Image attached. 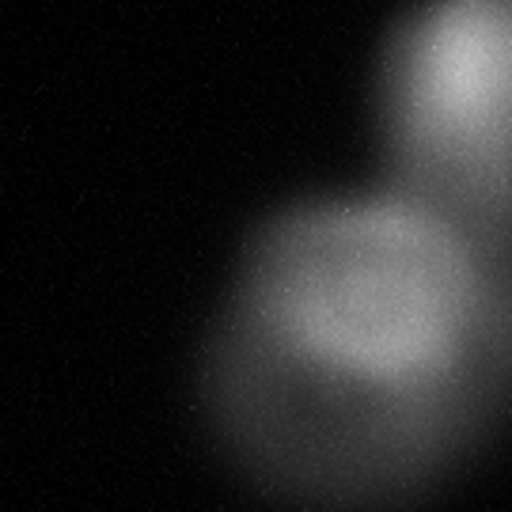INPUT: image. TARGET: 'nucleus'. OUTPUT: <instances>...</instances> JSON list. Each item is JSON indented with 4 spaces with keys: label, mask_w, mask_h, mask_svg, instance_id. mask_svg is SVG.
Returning <instances> with one entry per match:
<instances>
[{
    "label": "nucleus",
    "mask_w": 512,
    "mask_h": 512,
    "mask_svg": "<svg viewBox=\"0 0 512 512\" xmlns=\"http://www.w3.org/2000/svg\"><path fill=\"white\" fill-rule=\"evenodd\" d=\"M376 126L395 190L512 239V0H425L391 35Z\"/></svg>",
    "instance_id": "nucleus-2"
},
{
    "label": "nucleus",
    "mask_w": 512,
    "mask_h": 512,
    "mask_svg": "<svg viewBox=\"0 0 512 512\" xmlns=\"http://www.w3.org/2000/svg\"><path fill=\"white\" fill-rule=\"evenodd\" d=\"M509 403L512 239L395 186L270 220L205 357L228 456L315 512L403 505Z\"/></svg>",
    "instance_id": "nucleus-1"
}]
</instances>
